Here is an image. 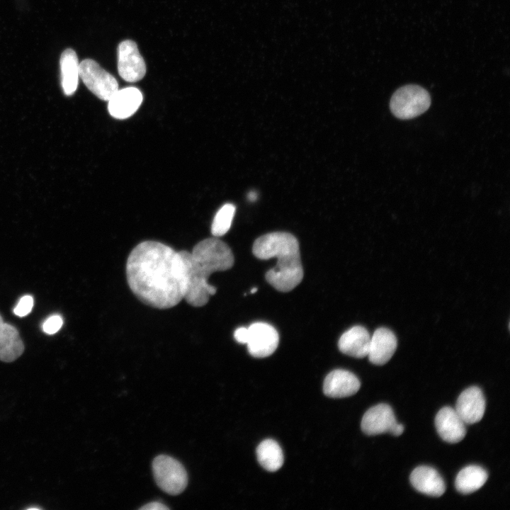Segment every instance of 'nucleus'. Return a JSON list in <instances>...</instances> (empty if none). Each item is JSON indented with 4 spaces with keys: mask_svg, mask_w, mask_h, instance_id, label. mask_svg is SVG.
Wrapping results in <instances>:
<instances>
[{
    "mask_svg": "<svg viewBox=\"0 0 510 510\" xmlns=\"http://www.w3.org/2000/svg\"><path fill=\"white\" fill-rule=\"evenodd\" d=\"M488 479L487 471L477 465L463 468L455 480L456 490L463 494L473 493L480 489Z\"/></svg>",
    "mask_w": 510,
    "mask_h": 510,
    "instance_id": "obj_19",
    "label": "nucleus"
},
{
    "mask_svg": "<svg viewBox=\"0 0 510 510\" xmlns=\"http://www.w3.org/2000/svg\"><path fill=\"white\" fill-rule=\"evenodd\" d=\"M178 254L186 280L183 299L193 307H203L217 292L216 287L210 285L208 278L213 272L226 271L233 266L232 251L225 242L214 237L199 242L192 251L183 250Z\"/></svg>",
    "mask_w": 510,
    "mask_h": 510,
    "instance_id": "obj_2",
    "label": "nucleus"
},
{
    "mask_svg": "<svg viewBox=\"0 0 510 510\" xmlns=\"http://www.w3.org/2000/svg\"><path fill=\"white\" fill-rule=\"evenodd\" d=\"M256 456L259 464L269 472L278 470L284 461L280 446L272 439H266L260 443L256 448Z\"/></svg>",
    "mask_w": 510,
    "mask_h": 510,
    "instance_id": "obj_20",
    "label": "nucleus"
},
{
    "mask_svg": "<svg viewBox=\"0 0 510 510\" xmlns=\"http://www.w3.org/2000/svg\"><path fill=\"white\" fill-rule=\"evenodd\" d=\"M152 470L157 484L169 494L181 493L188 484L187 472L183 465L169 455L157 456L152 462Z\"/></svg>",
    "mask_w": 510,
    "mask_h": 510,
    "instance_id": "obj_5",
    "label": "nucleus"
},
{
    "mask_svg": "<svg viewBox=\"0 0 510 510\" xmlns=\"http://www.w3.org/2000/svg\"><path fill=\"white\" fill-rule=\"evenodd\" d=\"M361 387L358 378L351 372L337 369L329 373L324 379L323 391L332 398H342L356 394Z\"/></svg>",
    "mask_w": 510,
    "mask_h": 510,
    "instance_id": "obj_12",
    "label": "nucleus"
},
{
    "mask_svg": "<svg viewBox=\"0 0 510 510\" xmlns=\"http://www.w3.org/2000/svg\"><path fill=\"white\" fill-rule=\"evenodd\" d=\"M63 325L62 317L59 314H53L47 317L42 325V329L47 334L57 333Z\"/></svg>",
    "mask_w": 510,
    "mask_h": 510,
    "instance_id": "obj_23",
    "label": "nucleus"
},
{
    "mask_svg": "<svg viewBox=\"0 0 510 510\" xmlns=\"http://www.w3.org/2000/svg\"><path fill=\"white\" fill-rule=\"evenodd\" d=\"M235 210L233 204L226 203L217 212L211 226V232L215 237H222L229 231Z\"/></svg>",
    "mask_w": 510,
    "mask_h": 510,
    "instance_id": "obj_21",
    "label": "nucleus"
},
{
    "mask_svg": "<svg viewBox=\"0 0 510 510\" xmlns=\"http://www.w3.org/2000/svg\"><path fill=\"white\" fill-rule=\"evenodd\" d=\"M397 341L395 334L387 328L377 329L370 336L368 357L375 365L387 363L395 353Z\"/></svg>",
    "mask_w": 510,
    "mask_h": 510,
    "instance_id": "obj_14",
    "label": "nucleus"
},
{
    "mask_svg": "<svg viewBox=\"0 0 510 510\" xmlns=\"http://www.w3.org/2000/svg\"><path fill=\"white\" fill-rule=\"evenodd\" d=\"M258 198V194L256 191H250L247 195V198L249 201L254 202Z\"/></svg>",
    "mask_w": 510,
    "mask_h": 510,
    "instance_id": "obj_27",
    "label": "nucleus"
},
{
    "mask_svg": "<svg viewBox=\"0 0 510 510\" xmlns=\"http://www.w3.org/2000/svg\"><path fill=\"white\" fill-rule=\"evenodd\" d=\"M235 340L240 344H246L248 339V328L242 327L237 328L234 333Z\"/></svg>",
    "mask_w": 510,
    "mask_h": 510,
    "instance_id": "obj_24",
    "label": "nucleus"
},
{
    "mask_svg": "<svg viewBox=\"0 0 510 510\" xmlns=\"http://www.w3.org/2000/svg\"><path fill=\"white\" fill-rule=\"evenodd\" d=\"M404 431V426L401 424L396 423L393 426L390 434L395 436H400Z\"/></svg>",
    "mask_w": 510,
    "mask_h": 510,
    "instance_id": "obj_26",
    "label": "nucleus"
},
{
    "mask_svg": "<svg viewBox=\"0 0 510 510\" xmlns=\"http://www.w3.org/2000/svg\"><path fill=\"white\" fill-rule=\"evenodd\" d=\"M431 96L423 87L409 84L398 89L392 95L390 108L392 114L402 120L412 119L428 110Z\"/></svg>",
    "mask_w": 510,
    "mask_h": 510,
    "instance_id": "obj_4",
    "label": "nucleus"
},
{
    "mask_svg": "<svg viewBox=\"0 0 510 510\" xmlns=\"http://www.w3.org/2000/svg\"><path fill=\"white\" fill-rule=\"evenodd\" d=\"M33 304V298L31 295H26L18 302L13 309V313L20 317H25L31 312Z\"/></svg>",
    "mask_w": 510,
    "mask_h": 510,
    "instance_id": "obj_22",
    "label": "nucleus"
},
{
    "mask_svg": "<svg viewBox=\"0 0 510 510\" xmlns=\"http://www.w3.org/2000/svg\"><path fill=\"white\" fill-rule=\"evenodd\" d=\"M142 510H166L169 509V507L160 503L159 502H152L146 504L144 506L140 508Z\"/></svg>",
    "mask_w": 510,
    "mask_h": 510,
    "instance_id": "obj_25",
    "label": "nucleus"
},
{
    "mask_svg": "<svg viewBox=\"0 0 510 510\" xmlns=\"http://www.w3.org/2000/svg\"><path fill=\"white\" fill-rule=\"evenodd\" d=\"M128 284L144 304L164 310L183 299L186 280L178 251L157 241L138 244L126 263Z\"/></svg>",
    "mask_w": 510,
    "mask_h": 510,
    "instance_id": "obj_1",
    "label": "nucleus"
},
{
    "mask_svg": "<svg viewBox=\"0 0 510 510\" xmlns=\"http://www.w3.org/2000/svg\"><path fill=\"white\" fill-rule=\"evenodd\" d=\"M24 351V345L18 331L13 325L3 321L0 315V360L12 362Z\"/></svg>",
    "mask_w": 510,
    "mask_h": 510,
    "instance_id": "obj_17",
    "label": "nucleus"
},
{
    "mask_svg": "<svg viewBox=\"0 0 510 510\" xmlns=\"http://www.w3.org/2000/svg\"><path fill=\"white\" fill-rule=\"evenodd\" d=\"M61 84L66 96H72L76 91L79 79V62L76 52L66 49L61 55Z\"/></svg>",
    "mask_w": 510,
    "mask_h": 510,
    "instance_id": "obj_18",
    "label": "nucleus"
},
{
    "mask_svg": "<svg viewBox=\"0 0 510 510\" xmlns=\"http://www.w3.org/2000/svg\"><path fill=\"white\" fill-rule=\"evenodd\" d=\"M437 433L446 442L457 443L465 436V423L462 420L454 408L444 407L437 413L435 418Z\"/></svg>",
    "mask_w": 510,
    "mask_h": 510,
    "instance_id": "obj_11",
    "label": "nucleus"
},
{
    "mask_svg": "<svg viewBox=\"0 0 510 510\" xmlns=\"http://www.w3.org/2000/svg\"><path fill=\"white\" fill-rule=\"evenodd\" d=\"M248 328L247 348L256 358L271 356L277 348L279 336L276 329L265 322H254Z\"/></svg>",
    "mask_w": 510,
    "mask_h": 510,
    "instance_id": "obj_8",
    "label": "nucleus"
},
{
    "mask_svg": "<svg viewBox=\"0 0 510 510\" xmlns=\"http://www.w3.org/2000/svg\"><path fill=\"white\" fill-rule=\"evenodd\" d=\"M142 100L141 91L135 87L118 89L108 101V110L112 117L126 119L137 110Z\"/></svg>",
    "mask_w": 510,
    "mask_h": 510,
    "instance_id": "obj_13",
    "label": "nucleus"
},
{
    "mask_svg": "<svg viewBox=\"0 0 510 510\" xmlns=\"http://www.w3.org/2000/svg\"><path fill=\"white\" fill-rule=\"evenodd\" d=\"M409 480L414 488L424 494L439 497L446 492V487L443 477L433 468H416L412 472Z\"/></svg>",
    "mask_w": 510,
    "mask_h": 510,
    "instance_id": "obj_15",
    "label": "nucleus"
},
{
    "mask_svg": "<svg viewBox=\"0 0 510 510\" xmlns=\"http://www.w3.org/2000/svg\"><path fill=\"white\" fill-rule=\"evenodd\" d=\"M252 252L259 259H277L276 267L266 273V280L277 290L289 292L302 281L299 243L293 234L276 232L262 235L255 240Z\"/></svg>",
    "mask_w": 510,
    "mask_h": 510,
    "instance_id": "obj_3",
    "label": "nucleus"
},
{
    "mask_svg": "<svg viewBox=\"0 0 510 510\" xmlns=\"http://www.w3.org/2000/svg\"><path fill=\"white\" fill-rule=\"evenodd\" d=\"M79 77L89 91L106 101L118 90L115 78L91 59L84 60L79 63Z\"/></svg>",
    "mask_w": 510,
    "mask_h": 510,
    "instance_id": "obj_6",
    "label": "nucleus"
},
{
    "mask_svg": "<svg viewBox=\"0 0 510 510\" xmlns=\"http://www.w3.org/2000/svg\"><path fill=\"white\" fill-rule=\"evenodd\" d=\"M118 71L123 79L135 82L146 74V64L137 44L130 40L121 42L118 47Z\"/></svg>",
    "mask_w": 510,
    "mask_h": 510,
    "instance_id": "obj_7",
    "label": "nucleus"
},
{
    "mask_svg": "<svg viewBox=\"0 0 510 510\" xmlns=\"http://www.w3.org/2000/svg\"><path fill=\"white\" fill-rule=\"evenodd\" d=\"M27 509H28V510H31V509H34V510H35V509H40V508H39V507H33H33L27 508Z\"/></svg>",
    "mask_w": 510,
    "mask_h": 510,
    "instance_id": "obj_29",
    "label": "nucleus"
},
{
    "mask_svg": "<svg viewBox=\"0 0 510 510\" xmlns=\"http://www.w3.org/2000/svg\"><path fill=\"white\" fill-rule=\"evenodd\" d=\"M397 422L391 407L381 403L366 411L362 418L361 427L363 433L369 436L390 434Z\"/></svg>",
    "mask_w": 510,
    "mask_h": 510,
    "instance_id": "obj_10",
    "label": "nucleus"
},
{
    "mask_svg": "<svg viewBox=\"0 0 510 510\" xmlns=\"http://www.w3.org/2000/svg\"><path fill=\"white\" fill-rule=\"evenodd\" d=\"M486 402L480 388L472 386L467 388L459 395L455 411L465 424L480 421L484 414Z\"/></svg>",
    "mask_w": 510,
    "mask_h": 510,
    "instance_id": "obj_9",
    "label": "nucleus"
},
{
    "mask_svg": "<svg viewBox=\"0 0 510 510\" xmlns=\"http://www.w3.org/2000/svg\"><path fill=\"white\" fill-rule=\"evenodd\" d=\"M370 335L362 326H354L339 338L338 347L341 352L351 357L362 358L368 356Z\"/></svg>",
    "mask_w": 510,
    "mask_h": 510,
    "instance_id": "obj_16",
    "label": "nucleus"
},
{
    "mask_svg": "<svg viewBox=\"0 0 510 510\" xmlns=\"http://www.w3.org/2000/svg\"><path fill=\"white\" fill-rule=\"evenodd\" d=\"M256 291H257V288H253L251 290L250 293H256Z\"/></svg>",
    "mask_w": 510,
    "mask_h": 510,
    "instance_id": "obj_28",
    "label": "nucleus"
}]
</instances>
